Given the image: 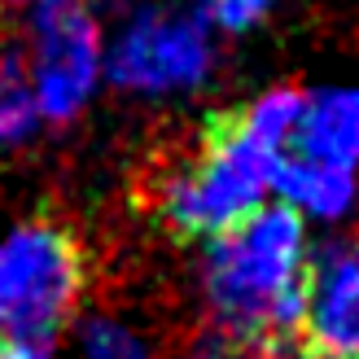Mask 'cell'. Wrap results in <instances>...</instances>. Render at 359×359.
<instances>
[{
    "instance_id": "9a60e30c",
    "label": "cell",
    "mask_w": 359,
    "mask_h": 359,
    "mask_svg": "<svg viewBox=\"0 0 359 359\" xmlns=\"http://www.w3.org/2000/svg\"><path fill=\"white\" fill-rule=\"evenodd\" d=\"M184 359H245V355H237V351H193Z\"/></svg>"
},
{
    "instance_id": "5bb4252c",
    "label": "cell",
    "mask_w": 359,
    "mask_h": 359,
    "mask_svg": "<svg viewBox=\"0 0 359 359\" xmlns=\"http://www.w3.org/2000/svg\"><path fill=\"white\" fill-rule=\"evenodd\" d=\"M272 359H325V355H316L307 342H302V346H294V342H280V346L272 351Z\"/></svg>"
},
{
    "instance_id": "5b68a950",
    "label": "cell",
    "mask_w": 359,
    "mask_h": 359,
    "mask_svg": "<svg viewBox=\"0 0 359 359\" xmlns=\"http://www.w3.org/2000/svg\"><path fill=\"white\" fill-rule=\"evenodd\" d=\"M27 75L40 114L53 123L75 118L101 83V35L88 0H31L27 13Z\"/></svg>"
},
{
    "instance_id": "9c48e42d",
    "label": "cell",
    "mask_w": 359,
    "mask_h": 359,
    "mask_svg": "<svg viewBox=\"0 0 359 359\" xmlns=\"http://www.w3.org/2000/svg\"><path fill=\"white\" fill-rule=\"evenodd\" d=\"M40 101L31 93L27 57L18 48L0 53V149H22L40 132Z\"/></svg>"
},
{
    "instance_id": "6da1fadb",
    "label": "cell",
    "mask_w": 359,
    "mask_h": 359,
    "mask_svg": "<svg viewBox=\"0 0 359 359\" xmlns=\"http://www.w3.org/2000/svg\"><path fill=\"white\" fill-rule=\"evenodd\" d=\"M307 228L290 206H259L215 237L202 263L206 307L237 342H285L302 325Z\"/></svg>"
},
{
    "instance_id": "2e32d148",
    "label": "cell",
    "mask_w": 359,
    "mask_h": 359,
    "mask_svg": "<svg viewBox=\"0 0 359 359\" xmlns=\"http://www.w3.org/2000/svg\"><path fill=\"white\" fill-rule=\"evenodd\" d=\"M355 259H359V250H355Z\"/></svg>"
},
{
    "instance_id": "4fadbf2b",
    "label": "cell",
    "mask_w": 359,
    "mask_h": 359,
    "mask_svg": "<svg viewBox=\"0 0 359 359\" xmlns=\"http://www.w3.org/2000/svg\"><path fill=\"white\" fill-rule=\"evenodd\" d=\"M53 346L44 342H9V337H0V359H48Z\"/></svg>"
},
{
    "instance_id": "7c38bea8",
    "label": "cell",
    "mask_w": 359,
    "mask_h": 359,
    "mask_svg": "<svg viewBox=\"0 0 359 359\" xmlns=\"http://www.w3.org/2000/svg\"><path fill=\"white\" fill-rule=\"evenodd\" d=\"M272 0H197V18L206 27H219L228 35H241L255 22H263V13Z\"/></svg>"
},
{
    "instance_id": "3957f363",
    "label": "cell",
    "mask_w": 359,
    "mask_h": 359,
    "mask_svg": "<svg viewBox=\"0 0 359 359\" xmlns=\"http://www.w3.org/2000/svg\"><path fill=\"white\" fill-rule=\"evenodd\" d=\"M83 255L57 224H22L0 241V337L53 346L79 302Z\"/></svg>"
},
{
    "instance_id": "277c9868",
    "label": "cell",
    "mask_w": 359,
    "mask_h": 359,
    "mask_svg": "<svg viewBox=\"0 0 359 359\" xmlns=\"http://www.w3.org/2000/svg\"><path fill=\"white\" fill-rule=\"evenodd\" d=\"M215 70L210 27L197 13L140 9L132 13L114 44L101 53V75L140 97H171L202 88Z\"/></svg>"
},
{
    "instance_id": "ba28073f",
    "label": "cell",
    "mask_w": 359,
    "mask_h": 359,
    "mask_svg": "<svg viewBox=\"0 0 359 359\" xmlns=\"http://www.w3.org/2000/svg\"><path fill=\"white\" fill-rule=\"evenodd\" d=\"M294 149L325 158L333 167H359V88H325L307 93Z\"/></svg>"
},
{
    "instance_id": "7a4b0ae2",
    "label": "cell",
    "mask_w": 359,
    "mask_h": 359,
    "mask_svg": "<svg viewBox=\"0 0 359 359\" xmlns=\"http://www.w3.org/2000/svg\"><path fill=\"white\" fill-rule=\"evenodd\" d=\"M276 158L280 149L250 136L241 118H215L202 154L163 184L158 210L180 237H219L263 206Z\"/></svg>"
},
{
    "instance_id": "8fae6325",
    "label": "cell",
    "mask_w": 359,
    "mask_h": 359,
    "mask_svg": "<svg viewBox=\"0 0 359 359\" xmlns=\"http://www.w3.org/2000/svg\"><path fill=\"white\" fill-rule=\"evenodd\" d=\"M79 346L88 359H149V342L114 316H88L79 329Z\"/></svg>"
},
{
    "instance_id": "52a82bcc",
    "label": "cell",
    "mask_w": 359,
    "mask_h": 359,
    "mask_svg": "<svg viewBox=\"0 0 359 359\" xmlns=\"http://www.w3.org/2000/svg\"><path fill=\"white\" fill-rule=\"evenodd\" d=\"M272 189L280 193L285 206L302 215V219H307V215L311 219H342L355 202V171L294 149V154L276 158Z\"/></svg>"
},
{
    "instance_id": "30bf717a",
    "label": "cell",
    "mask_w": 359,
    "mask_h": 359,
    "mask_svg": "<svg viewBox=\"0 0 359 359\" xmlns=\"http://www.w3.org/2000/svg\"><path fill=\"white\" fill-rule=\"evenodd\" d=\"M302 105H307V93H298V88H272V93L250 101V110L241 114V123H245L250 136L263 140V145L285 149L294 140V132H298Z\"/></svg>"
},
{
    "instance_id": "8992f818",
    "label": "cell",
    "mask_w": 359,
    "mask_h": 359,
    "mask_svg": "<svg viewBox=\"0 0 359 359\" xmlns=\"http://www.w3.org/2000/svg\"><path fill=\"white\" fill-rule=\"evenodd\" d=\"M302 333L325 359H359V259L346 245H325L302 272Z\"/></svg>"
}]
</instances>
